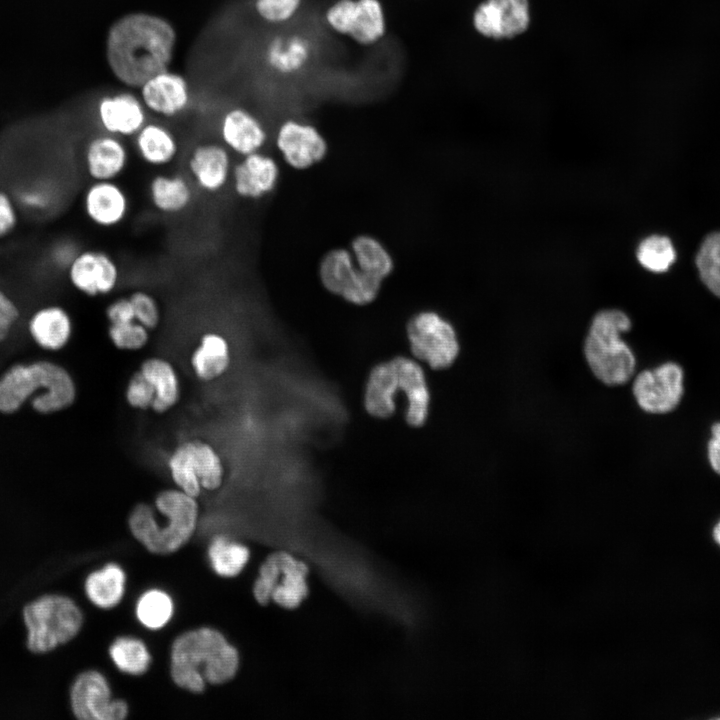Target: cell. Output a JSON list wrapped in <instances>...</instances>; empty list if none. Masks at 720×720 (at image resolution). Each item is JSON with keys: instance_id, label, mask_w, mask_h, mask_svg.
Returning a JSON list of instances; mask_svg holds the SVG:
<instances>
[{"instance_id": "1", "label": "cell", "mask_w": 720, "mask_h": 720, "mask_svg": "<svg viewBox=\"0 0 720 720\" xmlns=\"http://www.w3.org/2000/svg\"><path fill=\"white\" fill-rule=\"evenodd\" d=\"M177 42V31L167 18L146 11L129 12L109 26L105 60L123 87L137 90L149 77L170 68Z\"/></svg>"}, {"instance_id": "2", "label": "cell", "mask_w": 720, "mask_h": 720, "mask_svg": "<svg viewBox=\"0 0 720 720\" xmlns=\"http://www.w3.org/2000/svg\"><path fill=\"white\" fill-rule=\"evenodd\" d=\"M240 667L237 648L218 629L201 626L179 634L170 646L173 683L193 694L232 681Z\"/></svg>"}, {"instance_id": "3", "label": "cell", "mask_w": 720, "mask_h": 720, "mask_svg": "<svg viewBox=\"0 0 720 720\" xmlns=\"http://www.w3.org/2000/svg\"><path fill=\"white\" fill-rule=\"evenodd\" d=\"M197 499L176 487L159 491L153 505L138 503L130 511L131 535L152 554L177 552L196 532L200 517Z\"/></svg>"}, {"instance_id": "4", "label": "cell", "mask_w": 720, "mask_h": 720, "mask_svg": "<svg viewBox=\"0 0 720 720\" xmlns=\"http://www.w3.org/2000/svg\"><path fill=\"white\" fill-rule=\"evenodd\" d=\"M76 394L73 377L63 366L50 361L18 364L0 378V411L15 412L33 397L36 411L54 413L71 406Z\"/></svg>"}, {"instance_id": "5", "label": "cell", "mask_w": 720, "mask_h": 720, "mask_svg": "<svg viewBox=\"0 0 720 720\" xmlns=\"http://www.w3.org/2000/svg\"><path fill=\"white\" fill-rule=\"evenodd\" d=\"M631 329V320L618 309L595 314L584 339L583 355L592 374L607 386L629 382L636 358L622 336Z\"/></svg>"}, {"instance_id": "6", "label": "cell", "mask_w": 720, "mask_h": 720, "mask_svg": "<svg viewBox=\"0 0 720 720\" xmlns=\"http://www.w3.org/2000/svg\"><path fill=\"white\" fill-rule=\"evenodd\" d=\"M28 630L27 646L35 653H44L72 640L83 624L78 605L64 595L43 596L24 609Z\"/></svg>"}, {"instance_id": "7", "label": "cell", "mask_w": 720, "mask_h": 720, "mask_svg": "<svg viewBox=\"0 0 720 720\" xmlns=\"http://www.w3.org/2000/svg\"><path fill=\"white\" fill-rule=\"evenodd\" d=\"M234 155L215 137L192 143L180 162L199 195L215 198L229 191Z\"/></svg>"}, {"instance_id": "8", "label": "cell", "mask_w": 720, "mask_h": 720, "mask_svg": "<svg viewBox=\"0 0 720 720\" xmlns=\"http://www.w3.org/2000/svg\"><path fill=\"white\" fill-rule=\"evenodd\" d=\"M69 286L90 299L111 297L124 279L118 258L102 247H82L64 272Z\"/></svg>"}, {"instance_id": "9", "label": "cell", "mask_w": 720, "mask_h": 720, "mask_svg": "<svg viewBox=\"0 0 720 720\" xmlns=\"http://www.w3.org/2000/svg\"><path fill=\"white\" fill-rule=\"evenodd\" d=\"M407 337L415 358L433 369H446L460 351L456 331L449 321L434 311H421L410 318Z\"/></svg>"}, {"instance_id": "10", "label": "cell", "mask_w": 720, "mask_h": 720, "mask_svg": "<svg viewBox=\"0 0 720 720\" xmlns=\"http://www.w3.org/2000/svg\"><path fill=\"white\" fill-rule=\"evenodd\" d=\"M134 205L132 192L122 180L88 181L80 197L84 219L100 232H114L125 226Z\"/></svg>"}, {"instance_id": "11", "label": "cell", "mask_w": 720, "mask_h": 720, "mask_svg": "<svg viewBox=\"0 0 720 720\" xmlns=\"http://www.w3.org/2000/svg\"><path fill=\"white\" fill-rule=\"evenodd\" d=\"M319 277L330 293L355 305L373 302L379 294L382 281L362 272L350 250L335 248L320 261Z\"/></svg>"}, {"instance_id": "12", "label": "cell", "mask_w": 720, "mask_h": 720, "mask_svg": "<svg viewBox=\"0 0 720 720\" xmlns=\"http://www.w3.org/2000/svg\"><path fill=\"white\" fill-rule=\"evenodd\" d=\"M80 161L88 181H124L136 164L129 140L99 130L84 141Z\"/></svg>"}, {"instance_id": "13", "label": "cell", "mask_w": 720, "mask_h": 720, "mask_svg": "<svg viewBox=\"0 0 720 720\" xmlns=\"http://www.w3.org/2000/svg\"><path fill=\"white\" fill-rule=\"evenodd\" d=\"M70 704L80 720H124L129 714L128 703L113 697L108 679L98 670H86L76 677Z\"/></svg>"}, {"instance_id": "14", "label": "cell", "mask_w": 720, "mask_h": 720, "mask_svg": "<svg viewBox=\"0 0 720 720\" xmlns=\"http://www.w3.org/2000/svg\"><path fill=\"white\" fill-rule=\"evenodd\" d=\"M684 372L674 362L663 363L641 371L632 383L633 397L641 410L649 414H666L680 403L684 393Z\"/></svg>"}, {"instance_id": "15", "label": "cell", "mask_w": 720, "mask_h": 720, "mask_svg": "<svg viewBox=\"0 0 720 720\" xmlns=\"http://www.w3.org/2000/svg\"><path fill=\"white\" fill-rule=\"evenodd\" d=\"M129 142L135 163L149 172L178 167L185 151L169 122L151 117Z\"/></svg>"}, {"instance_id": "16", "label": "cell", "mask_w": 720, "mask_h": 720, "mask_svg": "<svg viewBox=\"0 0 720 720\" xmlns=\"http://www.w3.org/2000/svg\"><path fill=\"white\" fill-rule=\"evenodd\" d=\"M137 93L149 116L166 122L184 116L192 104V90L187 78L171 68L149 77Z\"/></svg>"}, {"instance_id": "17", "label": "cell", "mask_w": 720, "mask_h": 720, "mask_svg": "<svg viewBox=\"0 0 720 720\" xmlns=\"http://www.w3.org/2000/svg\"><path fill=\"white\" fill-rule=\"evenodd\" d=\"M148 207L164 218H178L195 205L198 192L181 167L149 172L144 183Z\"/></svg>"}, {"instance_id": "18", "label": "cell", "mask_w": 720, "mask_h": 720, "mask_svg": "<svg viewBox=\"0 0 720 720\" xmlns=\"http://www.w3.org/2000/svg\"><path fill=\"white\" fill-rule=\"evenodd\" d=\"M94 119L99 131L130 140L150 116L138 93L124 87L97 99Z\"/></svg>"}, {"instance_id": "19", "label": "cell", "mask_w": 720, "mask_h": 720, "mask_svg": "<svg viewBox=\"0 0 720 720\" xmlns=\"http://www.w3.org/2000/svg\"><path fill=\"white\" fill-rule=\"evenodd\" d=\"M279 180L278 161L263 150L235 159L229 192L238 200L257 202L272 194Z\"/></svg>"}, {"instance_id": "20", "label": "cell", "mask_w": 720, "mask_h": 720, "mask_svg": "<svg viewBox=\"0 0 720 720\" xmlns=\"http://www.w3.org/2000/svg\"><path fill=\"white\" fill-rule=\"evenodd\" d=\"M216 138L235 158L263 151L269 142L264 123L240 105L230 106L221 112L216 122Z\"/></svg>"}, {"instance_id": "21", "label": "cell", "mask_w": 720, "mask_h": 720, "mask_svg": "<svg viewBox=\"0 0 720 720\" xmlns=\"http://www.w3.org/2000/svg\"><path fill=\"white\" fill-rule=\"evenodd\" d=\"M274 145L282 160L295 169L309 168L327 153V142L317 128L291 119L277 128Z\"/></svg>"}, {"instance_id": "22", "label": "cell", "mask_w": 720, "mask_h": 720, "mask_svg": "<svg viewBox=\"0 0 720 720\" xmlns=\"http://www.w3.org/2000/svg\"><path fill=\"white\" fill-rule=\"evenodd\" d=\"M530 24L529 0H485L473 13V26L484 37L510 39Z\"/></svg>"}, {"instance_id": "23", "label": "cell", "mask_w": 720, "mask_h": 720, "mask_svg": "<svg viewBox=\"0 0 720 720\" xmlns=\"http://www.w3.org/2000/svg\"><path fill=\"white\" fill-rule=\"evenodd\" d=\"M401 392L407 400L406 422L413 427L422 426L428 417L430 393L422 367L414 360L399 356L393 358Z\"/></svg>"}, {"instance_id": "24", "label": "cell", "mask_w": 720, "mask_h": 720, "mask_svg": "<svg viewBox=\"0 0 720 720\" xmlns=\"http://www.w3.org/2000/svg\"><path fill=\"white\" fill-rule=\"evenodd\" d=\"M28 328L37 344L44 349L57 351L71 339L73 319L63 306L49 304L33 313Z\"/></svg>"}, {"instance_id": "25", "label": "cell", "mask_w": 720, "mask_h": 720, "mask_svg": "<svg viewBox=\"0 0 720 720\" xmlns=\"http://www.w3.org/2000/svg\"><path fill=\"white\" fill-rule=\"evenodd\" d=\"M401 392L393 359L376 365L368 376L364 406L373 417L385 419L395 411L396 394Z\"/></svg>"}, {"instance_id": "26", "label": "cell", "mask_w": 720, "mask_h": 720, "mask_svg": "<svg viewBox=\"0 0 720 720\" xmlns=\"http://www.w3.org/2000/svg\"><path fill=\"white\" fill-rule=\"evenodd\" d=\"M195 376L202 382L222 377L231 364V350L226 337L218 332L204 333L190 358Z\"/></svg>"}, {"instance_id": "27", "label": "cell", "mask_w": 720, "mask_h": 720, "mask_svg": "<svg viewBox=\"0 0 720 720\" xmlns=\"http://www.w3.org/2000/svg\"><path fill=\"white\" fill-rule=\"evenodd\" d=\"M139 371L154 390L151 410L164 414L177 405L181 395L180 379L169 360L159 356L148 357L141 363Z\"/></svg>"}, {"instance_id": "28", "label": "cell", "mask_w": 720, "mask_h": 720, "mask_svg": "<svg viewBox=\"0 0 720 720\" xmlns=\"http://www.w3.org/2000/svg\"><path fill=\"white\" fill-rule=\"evenodd\" d=\"M127 575L115 562H109L89 573L84 582L88 600L103 610L118 606L126 592Z\"/></svg>"}, {"instance_id": "29", "label": "cell", "mask_w": 720, "mask_h": 720, "mask_svg": "<svg viewBox=\"0 0 720 720\" xmlns=\"http://www.w3.org/2000/svg\"><path fill=\"white\" fill-rule=\"evenodd\" d=\"M311 55L310 42L301 35H278L264 49V62L273 72L288 75L299 71Z\"/></svg>"}, {"instance_id": "30", "label": "cell", "mask_w": 720, "mask_h": 720, "mask_svg": "<svg viewBox=\"0 0 720 720\" xmlns=\"http://www.w3.org/2000/svg\"><path fill=\"white\" fill-rule=\"evenodd\" d=\"M212 571L223 578L238 576L250 559L249 548L226 535H215L207 548Z\"/></svg>"}, {"instance_id": "31", "label": "cell", "mask_w": 720, "mask_h": 720, "mask_svg": "<svg viewBox=\"0 0 720 720\" xmlns=\"http://www.w3.org/2000/svg\"><path fill=\"white\" fill-rule=\"evenodd\" d=\"M281 575L273 591L272 601L284 608H295L308 593L307 566L285 552H280Z\"/></svg>"}, {"instance_id": "32", "label": "cell", "mask_w": 720, "mask_h": 720, "mask_svg": "<svg viewBox=\"0 0 720 720\" xmlns=\"http://www.w3.org/2000/svg\"><path fill=\"white\" fill-rule=\"evenodd\" d=\"M108 655L114 666L129 676L144 675L152 663V655L146 643L131 635L115 638L108 648Z\"/></svg>"}, {"instance_id": "33", "label": "cell", "mask_w": 720, "mask_h": 720, "mask_svg": "<svg viewBox=\"0 0 720 720\" xmlns=\"http://www.w3.org/2000/svg\"><path fill=\"white\" fill-rule=\"evenodd\" d=\"M350 251L362 272L382 282L393 271L394 262L390 252L373 236L359 235L355 237Z\"/></svg>"}, {"instance_id": "34", "label": "cell", "mask_w": 720, "mask_h": 720, "mask_svg": "<svg viewBox=\"0 0 720 720\" xmlns=\"http://www.w3.org/2000/svg\"><path fill=\"white\" fill-rule=\"evenodd\" d=\"M175 612L171 595L160 588H150L141 593L135 604V616L146 629L158 631L167 626Z\"/></svg>"}, {"instance_id": "35", "label": "cell", "mask_w": 720, "mask_h": 720, "mask_svg": "<svg viewBox=\"0 0 720 720\" xmlns=\"http://www.w3.org/2000/svg\"><path fill=\"white\" fill-rule=\"evenodd\" d=\"M385 16L379 0H356L349 36L362 45H371L385 34Z\"/></svg>"}, {"instance_id": "36", "label": "cell", "mask_w": 720, "mask_h": 720, "mask_svg": "<svg viewBox=\"0 0 720 720\" xmlns=\"http://www.w3.org/2000/svg\"><path fill=\"white\" fill-rule=\"evenodd\" d=\"M167 467L176 488L196 498L201 495L203 489L195 468L191 440L183 441L174 448Z\"/></svg>"}, {"instance_id": "37", "label": "cell", "mask_w": 720, "mask_h": 720, "mask_svg": "<svg viewBox=\"0 0 720 720\" xmlns=\"http://www.w3.org/2000/svg\"><path fill=\"white\" fill-rule=\"evenodd\" d=\"M191 447L196 472L203 491L213 492L222 486L225 468L218 451L208 442L192 439Z\"/></svg>"}, {"instance_id": "38", "label": "cell", "mask_w": 720, "mask_h": 720, "mask_svg": "<svg viewBox=\"0 0 720 720\" xmlns=\"http://www.w3.org/2000/svg\"><path fill=\"white\" fill-rule=\"evenodd\" d=\"M696 266L702 282L720 298V231L704 239L696 255Z\"/></svg>"}, {"instance_id": "39", "label": "cell", "mask_w": 720, "mask_h": 720, "mask_svg": "<svg viewBox=\"0 0 720 720\" xmlns=\"http://www.w3.org/2000/svg\"><path fill=\"white\" fill-rule=\"evenodd\" d=\"M636 256L645 269L661 273L667 271L674 263L676 252L668 237L651 235L639 244Z\"/></svg>"}, {"instance_id": "40", "label": "cell", "mask_w": 720, "mask_h": 720, "mask_svg": "<svg viewBox=\"0 0 720 720\" xmlns=\"http://www.w3.org/2000/svg\"><path fill=\"white\" fill-rule=\"evenodd\" d=\"M150 330L136 320L108 324L107 335L115 348L138 351L149 342Z\"/></svg>"}, {"instance_id": "41", "label": "cell", "mask_w": 720, "mask_h": 720, "mask_svg": "<svg viewBox=\"0 0 720 720\" xmlns=\"http://www.w3.org/2000/svg\"><path fill=\"white\" fill-rule=\"evenodd\" d=\"M280 575V552H275L269 555L262 563L258 577L253 585V596L260 605H267L272 601V594Z\"/></svg>"}, {"instance_id": "42", "label": "cell", "mask_w": 720, "mask_h": 720, "mask_svg": "<svg viewBox=\"0 0 720 720\" xmlns=\"http://www.w3.org/2000/svg\"><path fill=\"white\" fill-rule=\"evenodd\" d=\"M134 308L135 320L150 331L159 327L162 320L160 304L155 295L147 289L136 288L128 293Z\"/></svg>"}, {"instance_id": "43", "label": "cell", "mask_w": 720, "mask_h": 720, "mask_svg": "<svg viewBox=\"0 0 720 720\" xmlns=\"http://www.w3.org/2000/svg\"><path fill=\"white\" fill-rule=\"evenodd\" d=\"M301 0H253L256 15L268 24H281L298 11Z\"/></svg>"}, {"instance_id": "44", "label": "cell", "mask_w": 720, "mask_h": 720, "mask_svg": "<svg viewBox=\"0 0 720 720\" xmlns=\"http://www.w3.org/2000/svg\"><path fill=\"white\" fill-rule=\"evenodd\" d=\"M124 395L131 408L141 411L151 409L155 397L151 384L139 370L129 378Z\"/></svg>"}, {"instance_id": "45", "label": "cell", "mask_w": 720, "mask_h": 720, "mask_svg": "<svg viewBox=\"0 0 720 720\" xmlns=\"http://www.w3.org/2000/svg\"><path fill=\"white\" fill-rule=\"evenodd\" d=\"M355 5L356 0H338L333 3L325 14L328 25L334 31L349 36Z\"/></svg>"}, {"instance_id": "46", "label": "cell", "mask_w": 720, "mask_h": 720, "mask_svg": "<svg viewBox=\"0 0 720 720\" xmlns=\"http://www.w3.org/2000/svg\"><path fill=\"white\" fill-rule=\"evenodd\" d=\"M19 223V211L16 200L5 190L0 189V240L10 236Z\"/></svg>"}, {"instance_id": "47", "label": "cell", "mask_w": 720, "mask_h": 720, "mask_svg": "<svg viewBox=\"0 0 720 720\" xmlns=\"http://www.w3.org/2000/svg\"><path fill=\"white\" fill-rule=\"evenodd\" d=\"M81 248V245L76 240L70 238L60 239L56 241L50 249V263L58 271L65 272Z\"/></svg>"}, {"instance_id": "48", "label": "cell", "mask_w": 720, "mask_h": 720, "mask_svg": "<svg viewBox=\"0 0 720 720\" xmlns=\"http://www.w3.org/2000/svg\"><path fill=\"white\" fill-rule=\"evenodd\" d=\"M104 316L108 324L135 320L134 308L128 294H121L107 303Z\"/></svg>"}, {"instance_id": "49", "label": "cell", "mask_w": 720, "mask_h": 720, "mask_svg": "<svg viewBox=\"0 0 720 720\" xmlns=\"http://www.w3.org/2000/svg\"><path fill=\"white\" fill-rule=\"evenodd\" d=\"M20 315L19 308L0 281V341L9 335Z\"/></svg>"}, {"instance_id": "50", "label": "cell", "mask_w": 720, "mask_h": 720, "mask_svg": "<svg viewBox=\"0 0 720 720\" xmlns=\"http://www.w3.org/2000/svg\"><path fill=\"white\" fill-rule=\"evenodd\" d=\"M707 456L712 469L720 475V422L715 423L711 428Z\"/></svg>"}, {"instance_id": "51", "label": "cell", "mask_w": 720, "mask_h": 720, "mask_svg": "<svg viewBox=\"0 0 720 720\" xmlns=\"http://www.w3.org/2000/svg\"><path fill=\"white\" fill-rule=\"evenodd\" d=\"M713 536L715 541L720 545V521L714 527Z\"/></svg>"}]
</instances>
